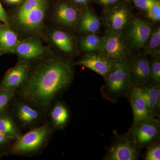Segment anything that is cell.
I'll list each match as a JSON object with an SVG mask.
<instances>
[{
  "label": "cell",
  "instance_id": "obj_1",
  "mask_svg": "<svg viewBox=\"0 0 160 160\" xmlns=\"http://www.w3.org/2000/svg\"><path fill=\"white\" fill-rule=\"evenodd\" d=\"M74 65L70 60L58 57L40 61L30 66L16 96L46 113L73 82Z\"/></svg>",
  "mask_w": 160,
  "mask_h": 160
},
{
  "label": "cell",
  "instance_id": "obj_2",
  "mask_svg": "<svg viewBox=\"0 0 160 160\" xmlns=\"http://www.w3.org/2000/svg\"><path fill=\"white\" fill-rule=\"evenodd\" d=\"M55 130L47 120L15 140L8 154L31 157L40 154L48 145Z\"/></svg>",
  "mask_w": 160,
  "mask_h": 160
},
{
  "label": "cell",
  "instance_id": "obj_3",
  "mask_svg": "<svg viewBox=\"0 0 160 160\" xmlns=\"http://www.w3.org/2000/svg\"><path fill=\"white\" fill-rule=\"evenodd\" d=\"M9 110L22 132L41 126L46 120V113L22 99L16 96Z\"/></svg>",
  "mask_w": 160,
  "mask_h": 160
},
{
  "label": "cell",
  "instance_id": "obj_4",
  "mask_svg": "<svg viewBox=\"0 0 160 160\" xmlns=\"http://www.w3.org/2000/svg\"><path fill=\"white\" fill-rule=\"evenodd\" d=\"M105 79L106 91L112 98L128 95L132 87L127 58L113 61L112 69Z\"/></svg>",
  "mask_w": 160,
  "mask_h": 160
},
{
  "label": "cell",
  "instance_id": "obj_5",
  "mask_svg": "<svg viewBox=\"0 0 160 160\" xmlns=\"http://www.w3.org/2000/svg\"><path fill=\"white\" fill-rule=\"evenodd\" d=\"M101 18L105 31L123 33L133 18L130 2L123 0L109 9H103Z\"/></svg>",
  "mask_w": 160,
  "mask_h": 160
},
{
  "label": "cell",
  "instance_id": "obj_6",
  "mask_svg": "<svg viewBox=\"0 0 160 160\" xmlns=\"http://www.w3.org/2000/svg\"><path fill=\"white\" fill-rule=\"evenodd\" d=\"M155 27L148 20L132 18L123 32L131 51H140L145 46Z\"/></svg>",
  "mask_w": 160,
  "mask_h": 160
},
{
  "label": "cell",
  "instance_id": "obj_7",
  "mask_svg": "<svg viewBox=\"0 0 160 160\" xmlns=\"http://www.w3.org/2000/svg\"><path fill=\"white\" fill-rule=\"evenodd\" d=\"M156 117L149 115L145 121L130 129L129 131L139 152L151 143L159 141L160 123Z\"/></svg>",
  "mask_w": 160,
  "mask_h": 160
},
{
  "label": "cell",
  "instance_id": "obj_8",
  "mask_svg": "<svg viewBox=\"0 0 160 160\" xmlns=\"http://www.w3.org/2000/svg\"><path fill=\"white\" fill-rule=\"evenodd\" d=\"M130 52L123 33L105 31L98 53L115 61L128 57Z\"/></svg>",
  "mask_w": 160,
  "mask_h": 160
},
{
  "label": "cell",
  "instance_id": "obj_9",
  "mask_svg": "<svg viewBox=\"0 0 160 160\" xmlns=\"http://www.w3.org/2000/svg\"><path fill=\"white\" fill-rule=\"evenodd\" d=\"M139 152L129 131L126 134L117 137L103 159L136 160L138 159Z\"/></svg>",
  "mask_w": 160,
  "mask_h": 160
},
{
  "label": "cell",
  "instance_id": "obj_10",
  "mask_svg": "<svg viewBox=\"0 0 160 160\" xmlns=\"http://www.w3.org/2000/svg\"><path fill=\"white\" fill-rule=\"evenodd\" d=\"M127 59L132 87H140L150 84L148 57L140 51H131Z\"/></svg>",
  "mask_w": 160,
  "mask_h": 160
},
{
  "label": "cell",
  "instance_id": "obj_11",
  "mask_svg": "<svg viewBox=\"0 0 160 160\" xmlns=\"http://www.w3.org/2000/svg\"><path fill=\"white\" fill-rule=\"evenodd\" d=\"M31 65L28 61L21 60L6 72L0 84V90L19 89L26 82Z\"/></svg>",
  "mask_w": 160,
  "mask_h": 160
},
{
  "label": "cell",
  "instance_id": "obj_12",
  "mask_svg": "<svg viewBox=\"0 0 160 160\" xmlns=\"http://www.w3.org/2000/svg\"><path fill=\"white\" fill-rule=\"evenodd\" d=\"M74 65L88 68L105 78L112 69L113 61L99 53L92 52L86 53Z\"/></svg>",
  "mask_w": 160,
  "mask_h": 160
},
{
  "label": "cell",
  "instance_id": "obj_13",
  "mask_svg": "<svg viewBox=\"0 0 160 160\" xmlns=\"http://www.w3.org/2000/svg\"><path fill=\"white\" fill-rule=\"evenodd\" d=\"M82 10L72 3L62 2L56 9L54 17L61 26L66 28H73L78 26Z\"/></svg>",
  "mask_w": 160,
  "mask_h": 160
},
{
  "label": "cell",
  "instance_id": "obj_14",
  "mask_svg": "<svg viewBox=\"0 0 160 160\" xmlns=\"http://www.w3.org/2000/svg\"><path fill=\"white\" fill-rule=\"evenodd\" d=\"M128 96L133 112V121L132 127H134L148 118L149 108L140 87H132Z\"/></svg>",
  "mask_w": 160,
  "mask_h": 160
},
{
  "label": "cell",
  "instance_id": "obj_15",
  "mask_svg": "<svg viewBox=\"0 0 160 160\" xmlns=\"http://www.w3.org/2000/svg\"><path fill=\"white\" fill-rule=\"evenodd\" d=\"M46 48L37 40L33 38L20 41L15 48L14 52L24 61L36 60L42 57L46 52Z\"/></svg>",
  "mask_w": 160,
  "mask_h": 160
},
{
  "label": "cell",
  "instance_id": "obj_16",
  "mask_svg": "<svg viewBox=\"0 0 160 160\" xmlns=\"http://www.w3.org/2000/svg\"><path fill=\"white\" fill-rule=\"evenodd\" d=\"M46 119L55 131L65 128L70 119V112L68 107L62 101L56 100L46 112Z\"/></svg>",
  "mask_w": 160,
  "mask_h": 160
},
{
  "label": "cell",
  "instance_id": "obj_17",
  "mask_svg": "<svg viewBox=\"0 0 160 160\" xmlns=\"http://www.w3.org/2000/svg\"><path fill=\"white\" fill-rule=\"evenodd\" d=\"M47 1L44 0L35 9L18 21L23 28L28 31H35L42 26L46 15Z\"/></svg>",
  "mask_w": 160,
  "mask_h": 160
},
{
  "label": "cell",
  "instance_id": "obj_18",
  "mask_svg": "<svg viewBox=\"0 0 160 160\" xmlns=\"http://www.w3.org/2000/svg\"><path fill=\"white\" fill-rule=\"evenodd\" d=\"M102 26L101 18L98 16L93 10L88 7L82 10L78 25L80 32L83 34H98Z\"/></svg>",
  "mask_w": 160,
  "mask_h": 160
},
{
  "label": "cell",
  "instance_id": "obj_19",
  "mask_svg": "<svg viewBox=\"0 0 160 160\" xmlns=\"http://www.w3.org/2000/svg\"><path fill=\"white\" fill-rule=\"evenodd\" d=\"M143 97L149 107V115L157 116L160 105V86L149 84L140 86Z\"/></svg>",
  "mask_w": 160,
  "mask_h": 160
},
{
  "label": "cell",
  "instance_id": "obj_20",
  "mask_svg": "<svg viewBox=\"0 0 160 160\" xmlns=\"http://www.w3.org/2000/svg\"><path fill=\"white\" fill-rule=\"evenodd\" d=\"M0 132L15 140L22 134L9 109L0 112Z\"/></svg>",
  "mask_w": 160,
  "mask_h": 160
},
{
  "label": "cell",
  "instance_id": "obj_21",
  "mask_svg": "<svg viewBox=\"0 0 160 160\" xmlns=\"http://www.w3.org/2000/svg\"><path fill=\"white\" fill-rule=\"evenodd\" d=\"M52 40L60 50L66 54H71L75 50V43L73 36L62 30H56L52 33Z\"/></svg>",
  "mask_w": 160,
  "mask_h": 160
},
{
  "label": "cell",
  "instance_id": "obj_22",
  "mask_svg": "<svg viewBox=\"0 0 160 160\" xmlns=\"http://www.w3.org/2000/svg\"><path fill=\"white\" fill-rule=\"evenodd\" d=\"M19 42L16 34L8 25L0 24V52L1 54L13 53Z\"/></svg>",
  "mask_w": 160,
  "mask_h": 160
},
{
  "label": "cell",
  "instance_id": "obj_23",
  "mask_svg": "<svg viewBox=\"0 0 160 160\" xmlns=\"http://www.w3.org/2000/svg\"><path fill=\"white\" fill-rule=\"evenodd\" d=\"M102 42V37L98 33H90L83 34L79 41L80 50L86 53H98Z\"/></svg>",
  "mask_w": 160,
  "mask_h": 160
},
{
  "label": "cell",
  "instance_id": "obj_24",
  "mask_svg": "<svg viewBox=\"0 0 160 160\" xmlns=\"http://www.w3.org/2000/svg\"><path fill=\"white\" fill-rule=\"evenodd\" d=\"M142 53L146 56L160 55V27H155L149 38L142 49Z\"/></svg>",
  "mask_w": 160,
  "mask_h": 160
},
{
  "label": "cell",
  "instance_id": "obj_25",
  "mask_svg": "<svg viewBox=\"0 0 160 160\" xmlns=\"http://www.w3.org/2000/svg\"><path fill=\"white\" fill-rule=\"evenodd\" d=\"M149 61L150 84L160 86V55L150 56Z\"/></svg>",
  "mask_w": 160,
  "mask_h": 160
},
{
  "label": "cell",
  "instance_id": "obj_26",
  "mask_svg": "<svg viewBox=\"0 0 160 160\" xmlns=\"http://www.w3.org/2000/svg\"><path fill=\"white\" fill-rule=\"evenodd\" d=\"M17 90H0V112L9 109L12 100L16 96Z\"/></svg>",
  "mask_w": 160,
  "mask_h": 160
},
{
  "label": "cell",
  "instance_id": "obj_27",
  "mask_svg": "<svg viewBox=\"0 0 160 160\" xmlns=\"http://www.w3.org/2000/svg\"><path fill=\"white\" fill-rule=\"evenodd\" d=\"M43 1L44 0H26L18 10L17 14L18 21L37 8Z\"/></svg>",
  "mask_w": 160,
  "mask_h": 160
},
{
  "label": "cell",
  "instance_id": "obj_28",
  "mask_svg": "<svg viewBox=\"0 0 160 160\" xmlns=\"http://www.w3.org/2000/svg\"><path fill=\"white\" fill-rule=\"evenodd\" d=\"M145 160H160V143L158 141L150 144L147 146Z\"/></svg>",
  "mask_w": 160,
  "mask_h": 160
},
{
  "label": "cell",
  "instance_id": "obj_29",
  "mask_svg": "<svg viewBox=\"0 0 160 160\" xmlns=\"http://www.w3.org/2000/svg\"><path fill=\"white\" fill-rule=\"evenodd\" d=\"M15 140L0 132V157L8 154L9 149Z\"/></svg>",
  "mask_w": 160,
  "mask_h": 160
},
{
  "label": "cell",
  "instance_id": "obj_30",
  "mask_svg": "<svg viewBox=\"0 0 160 160\" xmlns=\"http://www.w3.org/2000/svg\"><path fill=\"white\" fill-rule=\"evenodd\" d=\"M146 17L152 22H158L160 21V1L158 0L151 8L146 12Z\"/></svg>",
  "mask_w": 160,
  "mask_h": 160
},
{
  "label": "cell",
  "instance_id": "obj_31",
  "mask_svg": "<svg viewBox=\"0 0 160 160\" xmlns=\"http://www.w3.org/2000/svg\"><path fill=\"white\" fill-rule=\"evenodd\" d=\"M127 1L133 3L137 9L146 12L158 0H127Z\"/></svg>",
  "mask_w": 160,
  "mask_h": 160
},
{
  "label": "cell",
  "instance_id": "obj_32",
  "mask_svg": "<svg viewBox=\"0 0 160 160\" xmlns=\"http://www.w3.org/2000/svg\"><path fill=\"white\" fill-rule=\"evenodd\" d=\"M123 1V0H93L97 4L102 7L103 9H109Z\"/></svg>",
  "mask_w": 160,
  "mask_h": 160
},
{
  "label": "cell",
  "instance_id": "obj_33",
  "mask_svg": "<svg viewBox=\"0 0 160 160\" xmlns=\"http://www.w3.org/2000/svg\"><path fill=\"white\" fill-rule=\"evenodd\" d=\"M72 4L75 6L80 8V9H83L88 8V6L90 4L92 1L93 0H71Z\"/></svg>",
  "mask_w": 160,
  "mask_h": 160
},
{
  "label": "cell",
  "instance_id": "obj_34",
  "mask_svg": "<svg viewBox=\"0 0 160 160\" xmlns=\"http://www.w3.org/2000/svg\"><path fill=\"white\" fill-rule=\"evenodd\" d=\"M0 21L5 23L6 25H8L9 24L7 14L1 2H0Z\"/></svg>",
  "mask_w": 160,
  "mask_h": 160
},
{
  "label": "cell",
  "instance_id": "obj_35",
  "mask_svg": "<svg viewBox=\"0 0 160 160\" xmlns=\"http://www.w3.org/2000/svg\"><path fill=\"white\" fill-rule=\"evenodd\" d=\"M8 2L11 3V4H18L20 3L22 0H6Z\"/></svg>",
  "mask_w": 160,
  "mask_h": 160
}]
</instances>
